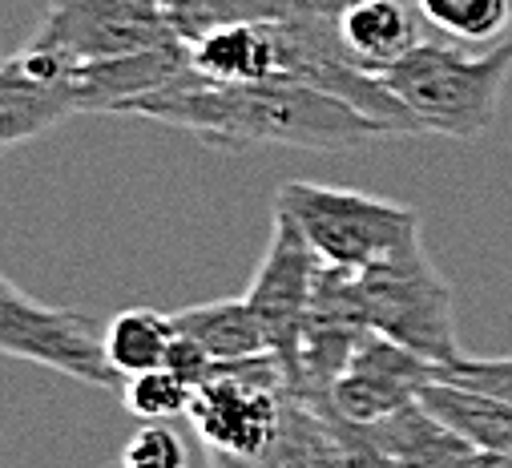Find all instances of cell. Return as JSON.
Here are the masks:
<instances>
[{"mask_svg":"<svg viewBox=\"0 0 512 468\" xmlns=\"http://www.w3.org/2000/svg\"><path fill=\"white\" fill-rule=\"evenodd\" d=\"M319 267H323V259L311 251L303 230L287 214L275 210V234H271L267 255H263L259 271H254L250 287L242 291V299L250 303L254 319H259L267 351L287 372V384H295V376H299L303 323L311 311Z\"/></svg>","mask_w":512,"mask_h":468,"instance_id":"obj_7","label":"cell"},{"mask_svg":"<svg viewBox=\"0 0 512 468\" xmlns=\"http://www.w3.org/2000/svg\"><path fill=\"white\" fill-rule=\"evenodd\" d=\"M299 0H162L166 21L178 41L194 45L198 37L226 29V25H254V21H283Z\"/></svg>","mask_w":512,"mask_h":468,"instance_id":"obj_19","label":"cell"},{"mask_svg":"<svg viewBox=\"0 0 512 468\" xmlns=\"http://www.w3.org/2000/svg\"><path fill=\"white\" fill-rule=\"evenodd\" d=\"M170 323H174L178 335L194 339L214 364L267 356L263 327H259V319H254V311H250V303L242 295L182 307V311L170 315Z\"/></svg>","mask_w":512,"mask_h":468,"instance_id":"obj_14","label":"cell"},{"mask_svg":"<svg viewBox=\"0 0 512 468\" xmlns=\"http://www.w3.org/2000/svg\"><path fill=\"white\" fill-rule=\"evenodd\" d=\"M121 404L130 408L142 424H170V420L190 412L194 388L182 376H174L170 368H154V372L130 376L121 384Z\"/></svg>","mask_w":512,"mask_h":468,"instance_id":"obj_20","label":"cell"},{"mask_svg":"<svg viewBox=\"0 0 512 468\" xmlns=\"http://www.w3.org/2000/svg\"><path fill=\"white\" fill-rule=\"evenodd\" d=\"M311 408L327 420V428H331V436H335V468H400L388 452H383V448L371 440V432H367L363 424L339 416L327 400H311Z\"/></svg>","mask_w":512,"mask_h":468,"instance_id":"obj_22","label":"cell"},{"mask_svg":"<svg viewBox=\"0 0 512 468\" xmlns=\"http://www.w3.org/2000/svg\"><path fill=\"white\" fill-rule=\"evenodd\" d=\"M436 380L512 404V356H496V360L460 356V360H452V364H440V368H436Z\"/></svg>","mask_w":512,"mask_h":468,"instance_id":"obj_23","label":"cell"},{"mask_svg":"<svg viewBox=\"0 0 512 468\" xmlns=\"http://www.w3.org/2000/svg\"><path fill=\"white\" fill-rule=\"evenodd\" d=\"M476 468H512L508 456H492V452H480V464Z\"/></svg>","mask_w":512,"mask_h":468,"instance_id":"obj_25","label":"cell"},{"mask_svg":"<svg viewBox=\"0 0 512 468\" xmlns=\"http://www.w3.org/2000/svg\"><path fill=\"white\" fill-rule=\"evenodd\" d=\"M512 73V45L472 53L452 41H420L379 81L412 113L420 134L472 142L500 113V93Z\"/></svg>","mask_w":512,"mask_h":468,"instance_id":"obj_2","label":"cell"},{"mask_svg":"<svg viewBox=\"0 0 512 468\" xmlns=\"http://www.w3.org/2000/svg\"><path fill=\"white\" fill-rule=\"evenodd\" d=\"M190 69L214 81H275V21L226 25L198 37Z\"/></svg>","mask_w":512,"mask_h":468,"instance_id":"obj_15","label":"cell"},{"mask_svg":"<svg viewBox=\"0 0 512 468\" xmlns=\"http://www.w3.org/2000/svg\"><path fill=\"white\" fill-rule=\"evenodd\" d=\"M113 468H117V464H113Z\"/></svg>","mask_w":512,"mask_h":468,"instance_id":"obj_27","label":"cell"},{"mask_svg":"<svg viewBox=\"0 0 512 468\" xmlns=\"http://www.w3.org/2000/svg\"><path fill=\"white\" fill-rule=\"evenodd\" d=\"M420 404L428 412H436L448 428H456L476 452H492V456H508L512 460V404L432 380L420 392Z\"/></svg>","mask_w":512,"mask_h":468,"instance_id":"obj_16","label":"cell"},{"mask_svg":"<svg viewBox=\"0 0 512 468\" xmlns=\"http://www.w3.org/2000/svg\"><path fill=\"white\" fill-rule=\"evenodd\" d=\"M355 299L363 323L375 335L416 351L428 364L440 368L464 356L456 339L452 287L428 259L424 243L400 251L388 263L355 271Z\"/></svg>","mask_w":512,"mask_h":468,"instance_id":"obj_5","label":"cell"},{"mask_svg":"<svg viewBox=\"0 0 512 468\" xmlns=\"http://www.w3.org/2000/svg\"><path fill=\"white\" fill-rule=\"evenodd\" d=\"M275 210L303 230V239L327 267H343V271H367L424 243L420 210L388 198H371L347 186H319L295 178L279 186Z\"/></svg>","mask_w":512,"mask_h":468,"instance_id":"obj_3","label":"cell"},{"mask_svg":"<svg viewBox=\"0 0 512 468\" xmlns=\"http://www.w3.org/2000/svg\"><path fill=\"white\" fill-rule=\"evenodd\" d=\"M117 468H190V448L174 424H142L125 440Z\"/></svg>","mask_w":512,"mask_h":468,"instance_id":"obj_21","label":"cell"},{"mask_svg":"<svg viewBox=\"0 0 512 468\" xmlns=\"http://www.w3.org/2000/svg\"><path fill=\"white\" fill-rule=\"evenodd\" d=\"M323 9L339 53L371 77L396 69L424 41L404 0H323Z\"/></svg>","mask_w":512,"mask_h":468,"instance_id":"obj_11","label":"cell"},{"mask_svg":"<svg viewBox=\"0 0 512 468\" xmlns=\"http://www.w3.org/2000/svg\"><path fill=\"white\" fill-rule=\"evenodd\" d=\"M130 113L194 134L198 142L230 154L259 150V146L359 150L367 142L392 138L379 122L363 117L347 101L283 77L214 81V77H202L198 69H186L166 89L142 97Z\"/></svg>","mask_w":512,"mask_h":468,"instance_id":"obj_1","label":"cell"},{"mask_svg":"<svg viewBox=\"0 0 512 468\" xmlns=\"http://www.w3.org/2000/svg\"><path fill=\"white\" fill-rule=\"evenodd\" d=\"M432 380H436V364L371 331L355 347V356L347 360L339 380L331 384L327 404L355 424H375L383 416L416 404Z\"/></svg>","mask_w":512,"mask_h":468,"instance_id":"obj_10","label":"cell"},{"mask_svg":"<svg viewBox=\"0 0 512 468\" xmlns=\"http://www.w3.org/2000/svg\"><path fill=\"white\" fill-rule=\"evenodd\" d=\"M287 400V372L267 351V356L214 364V376L194 392L186 416L210 448L214 468H259L279 440Z\"/></svg>","mask_w":512,"mask_h":468,"instance_id":"obj_4","label":"cell"},{"mask_svg":"<svg viewBox=\"0 0 512 468\" xmlns=\"http://www.w3.org/2000/svg\"><path fill=\"white\" fill-rule=\"evenodd\" d=\"M186 69H190V45L182 41L77 65L73 73L77 113H130L142 97L166 89Z\"/></svg>","mask_w":512,"mask_h":468,"instance_id":"obj_12","label":"cell"},{"mask_svg":"<svg viewBox=\"0 0 512 468\" xmlns=\"http://www.w3.org/2000/svg\"><path fill=\"white\" fill-rule=\"evenodd\" d=\"M29 41L61 53L73 65H89L170 45L178 37L166 21L162 0H49Z\"/></svg>","mask_w":512,"mask_h":468,"instance_id":"obj_8","label":"cell"},{"mask_svg":"<svg viewBox=\"0 0 512 468\" xmlns=\"http://www.w3.org/2000/svg\"><path fill=\"white\" fill-rule=\"evenodd\" d=\"M162 368H170L174 376H182L194 392L214 376V360L206 356V351L194 343V339H186V335H178L174 331V343H170V351H166V364Z\"/></svg>","mask_w":512,"mask_h":468,"instance_id":"obj_24","label":"cell"},{"mask_svg":"<svg viewBox=\"0 0 512 468\" xmlns=\"http://www.w3.org/2000/svg\"><path fill=\"white\" fill-rule=\"evenodd\" d=\"M504 45H512V0H508V37H504Z\"/></svg>","mask_w":512,"mask_h":468,"instance_id":"obj_26","label":"cell"},{"mask_svg":"<svg viewBox=\"0 0 512 468\" xmlns=\"http://www.w3.org/2000/svg\"><path fill=\"white\" fill-rule=\"evenodd\" d=\"M416 17L440 41L472 53L500 49L508 37V0H416Z\"/></svg>","mask_w":512,"mask_h":468,"instance_id":"obj_18","label":"cell"},{"mask_svg":"<svg viewBox=\"0 0 512 468\" xmlns=\"http://www.w3.org/2000/svg\"><path fill=\"white\" fill-rule=\"evenodd\" d=\"M73 73V61L37 41L0 61V150L33 142L77 113Z\"/></svg>","mask_w":512,"mask_h":468,"instance_id":"obj_9","label":"cell"},{"mask_svg":"<svg viewBox=\"0 0 512 468\" xmlns=\"http://www.w3.org/2000/svg\"><path fill=\"white\" fill-rule=\"evenodd\" d=\"M0 356L61 372L101 392H121L125 384L105 360L101 331L89 323V315L69 307H49L25 295L5 275H0Z\"/></svg>","mask_w":512,"mask_h":468,"instance_id":"obj_6","label":"cell"},{"mask_svg":"<svg viewBox=\"0 0 512 468\" xmlns=\"http://www.w3.org/2000/svg\"><path fill=\"white\" fill-rule=\"evenodd\" d=\"M363 428L400 468H476L480 464V452L456 428H448L436 412H428L420 400Z\"/></svg>","mask_w":512,"mask_h":468,"instance_id":"obj_13","label":"cell"},{"mask_svg":"<svg viewBox=\"0 0 512 468\" xmlns=\"http://www.w3.org/2000/svg\"><path fill=\"white\" fill-rule=\"evenodd\" d=\"M174 343V323L162 311L150 307H130L113 315L101 327V347H105V360L113 364V372L121 380L154 372L166 364V351Z\"/></svg>","mask_w":512,"mask_h":468,"instance_id":"obj_17","label":"cell"}]
</instances>
